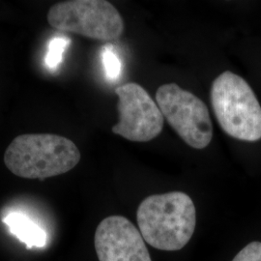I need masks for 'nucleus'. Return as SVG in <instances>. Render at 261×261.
I'll list each match as a JSON object with an SVG mask.
<instances>
[{"label": "nucleus", "mask_w": 261, "mask_h": 261, "mask_svg": "<svg viewBox=\"0 0 261 261\" xmlns=\"http://www.w3.org/2000/svg\"><path fill=\"white\" fill-rule=\"evenodd\" d=\"M119 121L112 133L134 142L154 140L164 128V115L157 103L140 84L128 83L115 89Z\"/></svg>", "instance_id": "423d86ee"}, {"label": "nucleus", "mask_w": 261, "mask_h": 261, "mask_svg": "<svg viewBox=\"0 0 261 261\" xmlns=\"http://www.w3.org/2000/svg\"><path fill=\"white\" fill-rule=\"evenodd\" d=\"M156 102L171 128L189 146L204 149L213 139V124L205 103L176 84L161 85Z\"/></svg>", "instance_id": "39448f33"}, {"label": "nucleus", "mask_w": 261, "mask_h": 261, "mask_svg": "<svg viewBox=\"0 0 261 261\" xmlns=\"http://www.w3.org/2000/svg\"><path fill=\"white\" fill-rule=\"evenodd\" d=\"M10 233L23 243L27 249L44 248L47 242V234L43 227L27 215L12 212L3 218Z\"/></svg>", "instance_id": "6e6552de"}, {"label": "nucleus", "mask_w": 261, "mask_h": 261, "mask_svg": "<svg viewBox=\"0 0 261 261\" xmlns=\"http://www.w3.org/2000/svg\"><path fill=\"white\" fill-rule=\"evenodd\" d=\"M232 261H261V242L248 244Z\"/></svg>", "instance_id": "9b49d317"}, {"label": "nucleus", "mask_w": 261, "mask_h": 261, "mask_svg": "<svg viewBox=\"0 0 261 261\" xmlns=\"http://www.w3.org/2000/svg\"><path fill=\"white\" fill-rule=\"evenodd\" d=\"M71 40L66 36H57L49 41L45 62L48 69L56 70L62 62L66 48L70 45Z\"/></svg>", "instance_id": "1a4fd4ad"}, {"label": "nucleus", "mask_w": 261, "mask_h": 261, "mask_svg": "<svg viewBox=\"0 0 261 261\" xmlns=\"http://www.w3.org/2000/svg\"><path fill=\"white\" fill-rule=\"evenodd\" d=\"M212 109L222 130L243 141L261 140V106L252 87L230 71L219 75L211 87Z\"/></svg>", "instance_id": "7ed1b4c3"}, {"label": "nucleus", "mask_w": 261, "mask_h": 261, "mask_svg": "<svg viewBox=\"0 0 261 261\" xmlns=\"http://www.w3.org/2000/svg\"><path fill=\"white\" fill-rule=\"evenodd\" d=\"M51 28L103 42L116 41L124 32L120 13L106 0H69L53 5L47 15Z\"/></svg>", "instance_id": "20e7f679"}, {"label": "nucleus", "mask_w": 261, "mask_h": 261, "mask_svg": "<svg viewBox=\"0 0 261 261\" xmlns=\"http://www.w3.org/2000/svg\"><path fill=\"white\" fill-rule=\"evenodd\" d=\"M101 56L107 79L111 82L118 80L121 75V60L117 56V54L114 51L113 47L111 46L103 47Z\"/></svg>", "instance_id": "9d476101"}, {"label": "nucleus", "mask_w": 261, "mask_h": 261, "mask_svg": "<svg viewBox=\"0 0 261 261\" xmlns=\"http://www.w3.org/2000/svg\"><path fill=\"white\" fill-rule=\"evenodd\" d=\"M81 152L69 139L53 134H27L15 138L4 154V164L21 178L46 179L76 167Z\"/></svg>", "instance_id": "f03ea898"}, {"label": "nucleus", "mask_w": 261, "mask_h": 261, "mask_svg": "<svg viewBox=\"0 0 261 261\" xmlns=\"http://www.w3.org/2000/svg\"><path fill=\"white\" fill-rule=\"evenodd\" d=\"M140 234L145 242L161 251L183 249L195 232L196 207L183 192L147 196L137 212Z\"/></svg>", "instance_id": "f257e3e1"}, {"label": "nucleus", "mask_w": 261, "mask_h": 261, "mask_svg": "<svg viewBox=\"0 0 261 261\" xmlns=\"http://www.w3.org/2000/svg\"><path fill=\"white\" fill-rule=\"evenodd\" d=\"M99 261H152L140 231L123 216H110L94 237Z\"/></svg>", "instance_id": "0eeeda50"}]
</instances>
